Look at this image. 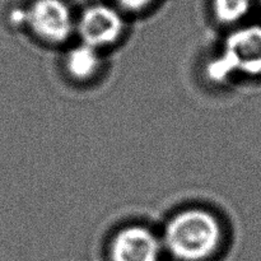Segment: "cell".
<instances>
[{
    "label": "cell",
    "mask_w": 261,
    "mask_h": 261,
    "mask_svg": "<svg viewBox=\"0 0 261 261\" xmlns=\"http://www.w3.org/2000/svg\"><path fill=\"white\" fill-rule=\"evenodd\" d=\"M222 237V226L213 213L190 208L178 212L168 221L162 244L175 259L204 261L217 251Z\"/></svg>",
    "instance_id": "6da1fadb"
},
{
    "label": "cell",
    "mask_w": 261,
    "mask_h": 261,
    "mask_svg": "<svg viewBox=\"0 0 261 261\" xmlns=\"http://www.w3.org/2000/svg\"><path fill=\"white\" fill-rule=\"evenodd\" d=\"M212 76L222 79L229 74L261 76V25L234 28L224 41L221 58L212 65Z\"/></svg>",
    "instance_id": "7a4b0ae2"
},
{
    "label": "cell",
    "mask_w": 261,
    "mask_h": 261,
    "mask_svg": "<svg viewBox=\"0 0 261 261\" xmlns=\"http://www.w3.org/2000/svg\"><path fill=\"white\" fill-rule=\"evenodd\" d=\"M12 17L48 43L65 42L75 32V17L64 0H32L24 9H15Z\"/></svg>",
    "instance_id": "3957f363"
},
{
    "label": "cell",
    "mask_w": 261,
    "mask_h": 261,
    "mask_svg": "<svg viewBox=\"0 0 261 261\" xmlns=\"http://www.w3.org/2000/svg\"><path fill=\"white\" fill-rule=\"evenodd\" d=\"M125 30L119 8L103 3L88 5L75 18V32L86 45L101 50L114 45Z\"/></svg>",
    "instance_id": "277c9868"
},
{
    "label": "cell",
    "mask_w": 261,
    "mask_h": 261,
    "mask_svg": "<svg viewBox=\"0 0 261 261\" xmlns=\"http://www.w3.org/2000/svg\"><path fill=\"white\" fill-rule=\"evenodd\" d=\"M163 244L149 228L129 226L120 229L110 245L111 261H160Z\"/></svg>",
    "instance_id": "5b68a950"
},
{
    "label": "cell",
    "mask_w": 261,
    "mask_h": 261,
    "mask_svg": "<svg viewBox=\"0 0 261 261\" xmlns=\"http://www.w3.org/2000/svg\"><path fill=\"white\" fill-rule=\"evenodd\" d=\"M102 58L98 48L81 42L71 48L65 56V69L68 74L78 81H86L98 73Z\"/></svg>",
    "instance_id": "8992f818"
},
{
    "label": "cell",
    "mask_w": 261,
    "mask_h": 261,
    "mask_svg": "<svg viewBox=\"0 0 261 261\" xmlns=\"http://www.w3.org/2000/svg\"><path fill=\"white\" fill-rule=\"evenodd\" d=\"M254 0H212L214 15L222 24L237 25L249 15Z\"/></svg>",
    "instance_id": "52a82bcc"
},
{
    "label": "cell",
    "mask_w": 261,
    "mask_h": 261,
    "mask_svg": "<svg viewBox=\"0 0 261 261\" xmlns=\"http://www.w3.org/2000/svg\"><path fill=\"white\" fill-rule=\"evenodd\" d=\"M115 2L120 9L127 10V12H140L150 7L155 0H115Z\"/></svg>",
    "instance_id": "ba28073f"
},
{
    "label": "cell",
    "mask_w": 261,
    "mask_h": 261,
    "mask_svg": "<svg viewBox=\"0 0 261 261\" xmlns=\"http://www.w3.org/2000/svg\"><path fill=\"white\" fill-rule=\"evenodd\" d=\"M257 3H259V5H260V8H261V0H257Z\"/></svg>",
    "instance_id": "9c48e42d"
}]
</instances>
